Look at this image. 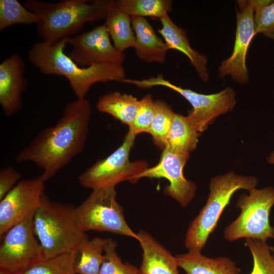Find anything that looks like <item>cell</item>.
<instances>
[{
	"mask_svg": "<svg viewBox=\"0 0 274 274\" xmlns=\"http://www.w3.org/2000/svg\"><path fill=\"white\" fill-rule=\"evenodd\" d=\"M155 113L148 133L159 149H164L166 138L169 131L175 113L170 106L161 99L155 100Z\"/></svg>",
	"mask_w": 274,
	"mask_h": 274,
	"instance_id": "cell-26",
	"label": "cell"
},
{
	"mask_svg": "<svg viewBox=\"0 0 274 274\" xmlns=\"http://www.w3.org/2000/svg\"><path fill=\"white\" fill-rule=\"evenodd\" d=\"M136 135L129 131L123 143L107 157L95 162L78 177L80 185L92 190L115 187L119 183L129 181L136 183L138 175L149 167L146 161H131L129 154Z\"/></svg>",
	"mask_w": 274,
	"mask_h": 274,
	"instance_id": "cell-8",
	"label": "cell"
},
{
	"mask_svg": "<svg viewBox=\"0 0 274 274\" xmlns=\"http://www.w3.org/2000/svg\"><path fill=\"white\" fill-rule=\"evenodd\" d=\"M159 20L161 28L158 32L164 39L168 49L177 50L186 55L200 79L207 82L209 79L207 56L191 47L186 30L177 26L168 14Z\"/></svg>",
	"mask_w": 274,
	"mask_h": 274,
	"instance_id": "cell-17",
	"label": "cell"
},
{
	"mask_svg": "<svg viewBox=\"0 0 274 274\" xmlns=\"http://www.w3.org/2000/svg\"><path fill=\"white\" fill-rule=\"evenodd\" d=\"M105 24L68 38L72 46L70 57L82 67L103 63H121L125 60L124 52L117 50L111 42Z\"/></svg>",
	"mask_w": 274,
	"mask_h": 274,
	"instance_id": "cell-13",
	"label": "cell"
},
{
	"mask_svg": "<svg viewBox=\"0 0 274 274\" xmlns=\"http://www.w3.org/2000/svg\"><path fill=\"white\" fill-rule=\"evenodd\" d=\"M45 182L41 175L21 180L0 200V237L34 215L44 194Z\"/></svg>",
	"mask_w": 274,
	"mask_h": 274,
	"instance_id": "cell-11",
	"label": "cell"
},
{
	"mask_svg": "<svg viewBox=\"0 0 274 274\" xmlns=\"http://www.w3.org/2000/svg\"><path fill=\"white\" fill-rule=\"evenodd\" d=\"M186 274H241L235 262L226 257L210 258L196 251L176 256Z\"/></svg>",
	"mask_w": 274,
	"mask_h": 274,
	"instance_id": "cell-19",
	"label": "cell"
},
{
	"mask_svg": "<svg viewBox=\"0 0 274 274\" xmlns=\"http://www.w3.org/2000/svg\"><path fill=\"white\" fill-rule=\"evenodd\" d=\"M68 38L54 43L40 42L28 52L30 62L46 75L65 77L77 98H85L90 87L97 82H121L125 79L121 63H103L82 67L64 53Z\"/></svg>",
	"mask_w": 274,
	"mask_h": 274,
	"instance_id": "cell-2",
	"label": "cell"
},
{
	"mask_svg": "<svg viewBox=\"0 0 274 274\" xmlns=\"http://www.w3.org/2000/svg\"><path fill=\"white\" fill-rule=\"evenodd\" d=\"M0 274H7V273H6L0 271Z\"/></svg>",
	"mask_w": 274,
	"mask_h": 274,
	"instance_id": "cell-34",
	"label": "cell"
},
{
	"mask_svg": "<svg viewBox=\"0 0 274 274\" xmlns=\"http://www.w3.org/2000/svg\"><path fill=\"white\" fill-rule=\"evenodd\" d=\"M117 247V242L109 238L99 274H140L139 268L122 262L116 251Z\"/></svg>",
	"mask_w": 274,
	"mask_h": 274,
	"instance_id": "cell-29",
	"label": "cell"
},
{
	"mask_svg": "<svg viewBox=\"0 0 274 274\" xmlns=\"http://www.w3.org/2000/svg\"><path fill=\"white\" fill-rule=\"evenodd\" d=\"M236 29L232 52L223 60L218 70L220 78L230 76L239 84L244 85L249 81L246 56L249 45L256 35L254 24V11L250 0L237 1Z\"/></svg>",
	"mask_w": 274,
	"mask_h": 274,
	"instance_id": "cell-12",
	"label": "cell"
},
{
	"mask_svg": "<svg viewBox=\"0 0 274 274\" xmlns=\"http://www.w3.org/2000/svg\"><path fill=\"white\" fill-rule=\"evenodd\" d=\"M74 252L45 259L21 274H77Z\"/></svg>",
	"mask_w": 274,
	"mask_h": 274,
	"instance_id": "cell-28",
	"label": "cell"
},
{
	"mask_svg": "<svg viewBox=\"0 0 274 274\" xmlns=\"http://www.w3.org/2000/svg\"><path fill=\"white\" fill-rule=\"evenodd\" d=\"M75 208L77 220L84 232H109L138 239L125 220L122 207L117 200L115 187L92 190Z\"/></svg>",
	"mask_w": 274,
	"mask_h": 274,
	"instance_id": "cell-7",
	"label": "cell"
},
{
	"mask_svg": "<svg viewBox=\"0 0 274 274\" xmlns=\"http://www.w3.org/2000/svg\"><path fill=\"white\" fill-rule=\"evenodd\" d=\"M245 245L253 257V269L249 274H274V247L266 242L246 238Z\"/></svg>",
	"mask_w": 274,
	"mask_h": 274,
	"instance_id": "cell-27",
	"label": "cell"
},
{
	"mask_svg": "<svg viewBox=\"0 0 274 274\" xmlns=\"http://www.w3.org/2000/svg\"><path fill=\"white\" fill-rule=\"evenodd\" d=\"M114 7L130 17H153L160 19L172 11L170 0H112Z\"/></svg>",
	"mask_w": 274,
	"mask_h": 274,
	"instance_id": "cell-24",
	"label": "cell"
},
{
	"mask_svg": "<svg viewBox=\"0 0 274 274\" xmlns=\"http://www.w3.org/2000/svg\"><path fill=\"white\" fill-rule=\"evenodd\" d=\"M33 217L15 225L1 237V272L21 274L45 259L35 234Z\"/></svg>",
	"mask_w": 274,
	"mask_h": 274,
	"instance_id": "cell-10",
	"label": "cell"
},
{
	"mask_svg": "<svg viewBox=\"0 0 274 274\" xmlns=\"http://www.w3.org/2000/svg\"><path fill=\"white\" fill-rule=\"evenodd\" d=\"M91 113L86 98L67 103L56 123L39 132L17 154L16 162H32L43 170L45 182L51 179L83 151Z\"/></svg>",
	"mask_w": 274,
	"mask_h": 274,
	"instance_id": "cell-1",
	"label": "cell"
},
{
	"mask_svg": "<svg viewBox=\"0 0 274 274\" xmlns=\"http://www.w3.org/2000/svg\"><path fill=\"white\" fill-rule=\"evenodd\" d=\"M254 24L256 35L261 33L274 40V1L267 6L255 10Z\"/></svg>",
	"mask_w": 274,
	"mask_h": 274,
	"instance_id": "cell-31",
	"label": "cell"
},
{
	"mask_svg": "<svg viewBox=\"0 0 274 274\" xmlns=\"http://www.w3.org/2000/svg\"><path fill=\"white\" fill-rule=\"evenodd\" d=\"M27 84L24 61L18 53L13 54L1 63L0 105L6 116H12L22 109V96Z\"/></svg>",
	"mask_w": 274,
	"mask_h": 274,
	"instance_id": "cell-15",
	"label": "cell"
},
{
	"mask_svg": "<svg viewBox=\"0 0 274 274\" xmlns=\"http://www.w3.org/2000/svg\"><path fill=\"white\" fill-rule=\"evenodd\" d=\"M21 174L13 166H7L0 170V200L18 183Z\"/></svg>",
	"mask_w": 274,
	"mask_h": 274,
	"instance_id": "cell-32",
	"label": "cell"
},
{
	"mask_svg": "<svg viewBox=\"0 0 274 274\" xmlns=\"http://www.w3.org/2000/svg\"><path fill=\"white\" fill-rule=\"evenodd\" d=\"M126 82L143 89L163 86L179 93L191 105L192 109L188 116L200 133L217 117L231 111L236 104L235 92L230 87L214 94H201L172 83L161 74L141 80L128 79Z\"/></svg>",
	"mask_w": 274,
	"mask_h": 274,
	"instance_id": "cell-9",
	"label": "cell"
},
{
	"mask_svg": "<svg viewBox=\"0 0 274 274\" xmlns=\"http://www.w3.org/2000/svg\"><path fill=\"white\" fill-rule=\"evenodd\" d=\"M249 194L239 196L236 207L240 209L238 217L225 229L224 238L234 241L242 238L266 242L274 238V227L269 223V214L274 204V187L254 188Z\"/></svg>",
	"mask_w": 274,
	"mask_h": 274,
	"instance_id": "cell-6",
	"label": "cell"
},
{
	"mask_svg": "<svg viewBox=\"0 0 274 274\" xmlns=\"http://www.w3.org/2000/svg\"><path fill=\"white\" fill-rule=\"evenodd\" d=\"M111 0H65L45 2L27 0L24 6L40 19L37 24L43 41L54 44L79 32L88 22L105 19Z\"/></svg>",
	"mask_w": 274,
	"mask_h": 274,
	"instance_id": "cell-3",
	"label": "cell"
},
{
	"mask_svg": "<svg viewBox=\"0 0 274 274\" xmlns=\"http://www.w3.org/2000/svg\"><path fill=\"white\" fill-rule=\"evenodd\" d=\"M71 204L51 200L44 193L33 217V229L45 259L73 253L89 239Z\"/></svg>",
	"mask_w": 274,
	"mask_h": 274,
	"instance_id": "cell-4",
	"label": "cell"
},
{
	"mask_svg": "<svg viewBox=\"0 0 274 274\" xmlns=\"http://www.w3.org/2000/svg\"><path fill=\"white\" fill-rule=\"evenodd\" d=\"M155 113V100L150 94H148L139 100L136 117L128 127V130L136 135L143 132L148 133Z\"/></svg>",
	"mask_w": 274,
	"mask_h": 274,
	"instance_id": "cell-30",
	"label": "cell"
},
{
	"mask_svg": "<svg viewBox=\"0 0 274 274\" xmlns=\"http://www.w3.org/2000/svg\"><path fill=\"white\" fill-rule=\"evenodd\" d=\"M40 19L35 13L17 0L0 1V30L13 25L39 23Z\"/></svg>",
	"mask_w": 274,
	"mask_h": 274,
	"instance_id": "cell-25",
	"label": "cell"
},
{
	"mask_svg": "<svg viewBox=\"0 0 274 274\" xmlns=\"http://www.w3.org/2000/svg\"><path fill=\"white\" fill-rule=\"evenodd\" d=\"M139 100L131 94L114 91L101 96L96 107L100 112L108 114L129 127L136 115Z\"/></svg>",
	"mask_w": 274,
	"mask_h": 274,
	"instance_id": "cell-21",
	"label": "cell"
},
{
	"mask_svg": "<svg viewBox=\"0 0 274 274\" xmlns=\"http://www.w3.org/2000/svg\"><path fill=\"white\" fill-rule=\"evenodd\" d=\"M267 161L270 164H274V152L271 153L267 157Z\"/></svg>",
	"mask_w": 274,
	"mask_h": 274,
	"instance_id": "cell-33",
	"label": "cell"
},
{
	"mask_svg": "<svg viewBox=\"0 0 274 274\" xmlns=\"http://www.w3.org/2000/svg\"><path fill=\"white\" fill-rule=\"evenodd\" d=\"M257 184L254 176H243L233 172L212 178L206 204L187 230L184 242L186 248L189 251L201 252L234 193L239 189L249 191L255 188Z\"/></svg>",
	"mask_w": 274,
	"mask_h": 274,
	"instance_id": "cell-5",
	"label": "cell"
},
{
	"mask_svg": "<svg viewBox=\"0 0 274 274\" xmlns=\"http://www.w3.org/2000/svg\"><path fill=\"white\" fill-rule=\"evenodd\" d=\"M131 22L135 38L133 48L136 56L147 63H164L168 49L151 24L145 18L138 16L131 17Z\"/></svg>",
	"mask_w": 274,
	"mask_h": 274,
	"instance_id": "cell-18",
	"label": "cell"
},
{
	"mask_svg": "<svg viewBox=\"0 0 274 274\" xmlns=\"http://www.w3.org/2000/svg\"><path fill=\"white\" fill-rule=\"evenodd\" d=\"M200 133L188 116L175 113L164 150L176 153L190 154L196 148Z\"/></svg>",
	"mask_w": 274,
	"mask_h": 274,
	"instance_id": "cell-20",
	"label": "cell"
},
{
	"mask_svg": "<svg viewBox=\"0 0 274 274\" xmlns=\"http://www.w3.org/2000/svg\"><path fill=\"white\" fill-rule=\"evenodd\" d=\"M189 157L190 154L176 153L164 149L158 163L138 175L135 181L143 178L167 179L169 185L163 189L164 194L185 207L193 199L196 189L195 183L187 180L183 175L184 167Z\"/></svg>",
	"mask_w": 274,
	"mask_h": 274,
	"instance_id": "cell-14",
	"label": "cell"
},
{
	"mask_svg": "<svg viewBox=\"0 0 274 274\" xmlns=\"http://www.w3.org/2000/svg\"><path fill=\"white\" fill-rule=\"evenodd\" d=\"M108 31L115 48L121 52L133 47L135 38L131 17L114 6L112 0L105 17Z\"/></svg>",
	"mask_w": 274,
	"mask_h": 274,
	"instance_id": "cell-22",
	"label": "cell"
},
{
	"mask_svg": "<svg viewBox=\"0 0 274 274\" xmlns=\"http://www.w3.org/2000/svg\"><path fill=\"white\" fill-rule=\"evenodd\" d=\"M109 238L95 237L81 244L74 252L77 274H99Z\"/></svg>",
	"mask_w": 274,
	"mask_h": 274,
	"instance_id": "cell-23",
	"label": "cell"
},
{
	"mask_svg": "<svg viewBox=\"0 0 274 274\" xmlns=\"http://www.w3.org/2000/svg\"><path fill=\"white\" fill-rule=\"evenodd\" d=\"M143 251L140 274H180L178 259L146 231L137 233Z\"/></svg>",
	"mask_w": 274,
	"mask_h": 274,
	"instance_id": "cell-16",
	"label": "cell"
}]
</instances>
